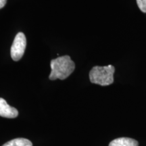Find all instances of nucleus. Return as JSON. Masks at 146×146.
<instances>
[{
    "instance_id": "obj_5",
    "label": "nucleus",
    "mask_w": 146,
    "mask_h": 146,
    "mask_svg": "<svg viewBox=\"0 0 146 146\" xmlns=\"http://www.w3.org/2000/svg\"><path fill=\"white\" fill-rule=\"evenodd\" d=\"M139 143L135 139L129 137L115 139L110 143L109 146H138Z\"/></svg>"
},
{
    "instance_id": "obj_8",
    "label": "nucleus",
    "mask_w": 146,
    "mask_h": 146,
    "mask_svg": "<svg viewBox=\"0 0 146 146\" xmlns=\"http://www.w3.org/2000/svg\"><path fill=\"white\" fill-rule=\"evenodd\" d=\"M7 0H0V9H1L5 6Z\"/></svg>"
},
{
    "instance_id": "obj_6",
    "label": "nucleus",
    "mask_w": 146,
    "mask_h": 146,
    "mask_svg": "<svg viewBox=\"0 0 146 146\" xmlns=\"http://www.w3.org/2000/svg\"><path fill=\"white\" fill-rule=\"evenodd\" d=\"M2 146H33V143L27 139L17 138L8 141Z\"/></svg>"
},
{
    "instance_id": "obj_2",
    "label": "nucleus",
    "mask_w": 146,
    "mask_h": 146,
    "mask_svg": "<svg viewBox=\"0 0 146 146\" xmlns=\"http://www.w3.org/2000/svg\"><path fill=\"white\" fill-rule=\"evenodd\" d=\"M115 68L112 65L94 66L89 72V79L92 83L108 86L114 83Z\"/></svg>"
},
{
    "instance_id": "obj_4",
    "label": "nucleus",
    "mask_w": 146,
    "mask_h": 146,
    "mask_svg": "<svg viewBox=\"0 0 146 146\" xmlns=\"http://www.w3.org/2000/svg\"><path fill=\"white\" fill-rule=\"evenodd\" d=\"M18 115V111L15 108L10 106L6 101L0 98V116L8 118H16Z\"/></svg>"
},
{
    "instance_id": "obj_1",
    "label": "nucleus",
    "mask_w": 146,
    "mask_h": 146,
    "mask_svg": "<svg viewBox=\"0 0 146 146\" xmlns=\"http://www.w3.org/2000/svg\"><path fill=\"white\" fill-rule=\"evenodd\" d=\"M51 72L49 78L52 81L59 78L64 80L74 72L75 68L74 62L69 56H60L51 61Z\"/></svg>"
},
{
    "instance_id": "obj_3",
    "label": "nucleus",
    "mask_w": 146,
    "mask_h": 146,
    "mask_svg": "<svg viewBox=\"0 0 146 146\" xmlns=\"http://www.w3.org/2000/svg\"><path fill=\"white\" fill-rule=\"evenodd\" d=\"M27 46V39L23 33L16 35L10 50L11 57L14 61H18L23 58Z\"/></svg>"
},
{
    "instance_id": "obj_7",
    "label": "nucleus",
    "mask_w": 146,
    "mask_h": 146,
    "mask_svg": "<svg viewBox=\"0 0 146 146\" xmlns=\"http://www.w3.org/2000/svg\"><path fill=\"white\" fill-rule=\"evenodd\" d=\"M137 3L140 10L146 13V0H137Z\"/></svg>"
}]
</instances>
